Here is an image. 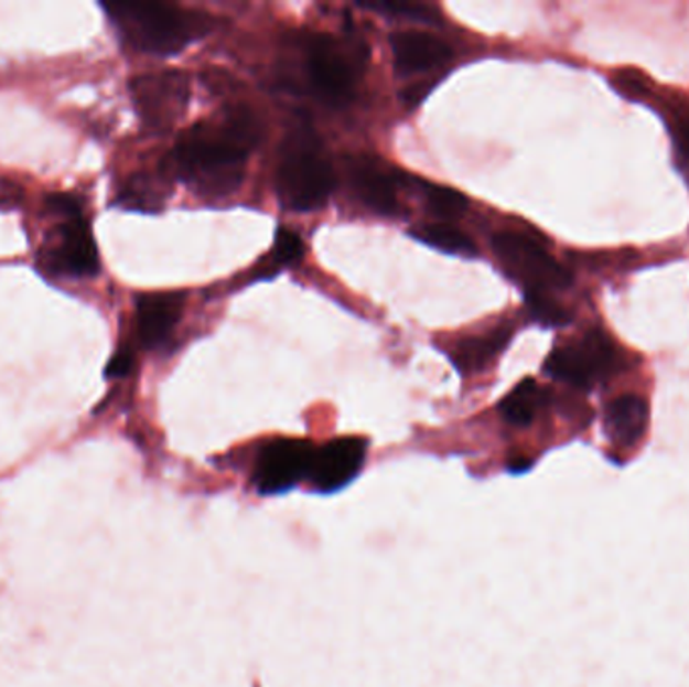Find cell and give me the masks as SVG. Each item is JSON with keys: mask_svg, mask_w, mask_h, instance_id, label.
<instances>
[{"mask_svg": "<svg viewBox=\"0 0 689 687\" xmlns=\"http://www.w3.org/2000/svg\"><path fill=\"white\" fill-rule=\"evenodd\" d=\"M260 138L258 117L248 107H230L182 133L170 165L198 196L224 198L243 184Z\"/></svg>", "mask_w": 689, "mask_h": 687, "instance_id": "obj_1", "label": "cell"}, {"mask_svg": "<svg viewBox=\"0 0 689 687\" xmlns=\"http://www.w3.org/2000/svg\"><path fill=\"white\" fill-rule=\"evenodd\" d=\"M104 9L128 45L160 57L180 53L212 29L208 14L172 4L111 2Z\"/></svg>", "mask_w": 689, "mask_h": 687, "instance_id": "obj_2", "label": "cell"}, {"mask_svg": "<svg viewBox=\"0 0 689 687\" xmlns=\"http://www.w3.org/2000/svg\"><path fill=\"white\" fill-rule=\"evenodd\" d=\"M299 49L304 89L323 106H349L367 58L362 39L309 33L301 39Z\"/></svg>", "mask_w": 689, "mask_h": 687, "instance_id": "obj_3", "label": "cell"}, {"mask_svg": "<svg viewBox=\"0 0 689 687\" xmlns=\"http://www.w3.org/2000/svg\"><path fill=\"white\" fill-rule=\"evenodd\" d=\"M337 184L333 165L315 129L297 124L282 141L277 190L282 204L294 212L323 208Z\"/></svg>", "mask_w": 689, "mask_h": 687, "instance_id": "obj_4", "label": "cell"}, {"mask_svg": "<svg viewBox=\"0 0 689 687\" xmlns=\"http://www.w3.org/2000/svg\"><path fill=\"white\" fill-rule=\"evenodd\" d=\"M492 248L504 270L525 287V292L562 291L571 285V275L525 234H496Z\"/></svg>", "mask_w": 689, "mask_h": 687, "instance_id": "obj_5", "label": "cell"}, {"mask_svg": "<svg viewBox=\"0 0 689 687\" xmlns=\"http://www.w3.org/2000/svg\"><path fill=\"white\" fill-rule=\"evenodd\" d=\"M617 367V353L603 331H589L583 339L552 351L545 373L562 384L589 389L607 379Z\"/></svg>", "mask_w": 689, "mask_h": 687, "instance_id": "obj_6", "label": "cell"}, {"mask_svg": "<svg viewBox=\"0 0 689 687\" xmlns=\"http://www.w3.org/2000/svg\"><path fill=\"white\" fill-rule=\"evenodd\" d=\"M129 89L138 114L150 128H170L186 111L190 99V83L180 71L140 75Z\"/></svg>", "mask_w": 689, "mask_h": 687, "instance_id": "obj_7", "label": "cell"}, {"mask_svg": "<svg viewBox=\"0 0 689 687\" xmlns=\"http://www.w3.org/2000/svg\"><path fill=\"white\" fill-rule=\"evenodd\" d=\"M315 446L304 440H274L257 458L252 482L260 494H282L311 476Z\"/></svg>", "mask_w": 689, "mask_h": 687, "instance_id": "obj_8", "label": "cell"}, {"mask_svg": "<svg viewBox=\"0 0 689 687\" xmlns=\"http://www.w3.org/2000/svg\"><path fill=\"white\" fill-rule=\"evenodd\" d=\"M367 442L362 438H340L316 448L311 484L316 492H337L355 480L365 462Z\"/></svg>", "mask_w": 689, "mask_h": 687, "instance_id": "obj_9", "label": "cell"}, {"mask_svg": "<svg viewBox=\"0 0 689 687\" xmlns=\"http://www.w3.org/2000/svg\"><path fill=\"white\" fill-rule=\"evenodd\" d=\"M345 170L351 187L367 208L391 216L398 208V192L394 174L381 163L367 155H349L345 160Z\"/></svg>", "mask_w": 689, "mask_h": 687, "instance_id": "obj_10", "label": "cell"}, {"mask_svg": "<svg viewBox=\"0 0 689 687\" xmlns=\"http://www.w3.org/2000/svg\"><path fill=\"white\" fill-rule=\"evenodd\" d=\"M184 292H148L138 299V339L146 350L164 345L182 311Z\"/></svg>", "mask_w": 689, "mask_h": 687, "instance_id": "obj_11", "label": "cell"}, {"mask_svg": "<svg viewBox=\"0 0 689 687\" xmlns=\"http://www.w3.org/2000/svg\"><path fill=\"white\" fill-rule=\"evenodd\" d=\"M394 65L399 75L409 77L438 69L452 58V49L440 36L418 31H401L389 39Z\"/></svg>", "mask_w": 689, "mask_h": 687, "instance_id": "obj_12", "label": "cell"}, {"mask_svg": "<svg viewBox=\"0 0 689 687\" xmlns=\"http://www.w3.org/2000/svg\"><path fill=\"white\" fill-rule=\"evenodd\" d=\"M49 268L69 277H95L99 272V253L94 234L83 218L69 221L63 228V245L47 258Z\"/></svg>", "mask_w": 689, "mask_h": 687, "instance_id": "obj_13", "label": "cell"}, {"mask_svg": "<svg viewBox=\"0 0 689 687\" xmlns=\"http://www.w3.org/2000/svg\"><path fill=\"white\" fill-rule=\"evenodd\" d=\"M649 423V406L639 396H621L605 409L607 438L617 446L632 448L639 442Z\"/></svg>", "mask_w": 689, "mask_h": 687, "instance_id": "obj_14", "label": "cell"}, {"mask_svg": "<svg viewBox=\"0 0 689 687\" xmlns=\"http://www.w3.org/2000/svg\"><path fill=\"white\" fill-rule=\"evenodd\" d=\"M513 329L500 326L484 337H470L460 341L452 351V362L462 373H478L488 367L492 359L510 343Z\"/></svg>", "mask_w": 689, "mask_h": 687, "instance_id": "obj_15", "label": "cell"}, {"mask_svg": "<svg viewBox=\"0 0 689 687\" xmlns=\"http://www.w3.org/2000/svg\"><path fill=\"white\" fill-rule=\"evenodd\" d=\"M547 404V391L535 382L525 379L504 397L500 404L504 420L518 428H525L537 418L538 409Z\"/></svg>", "mask_w": 689, "mask_h": 687, "instance_id": "obj_16", "label": "cell"}, {"mask_svg": "<svg viewBox=\"0 0 689 687\" xmlns=\"http://www.w3.org/2000/svg\"><path fill=\"white\" fill-rule=\"evenodd\" d=\"M411 238H416L421 245L435 248L445 255H456V257H474L478 250L474 240L467 234L445 226V224H423L409 233Z\"/></svg>", "mask_w": 689, "mask_h": 687, "instance_id": "obj_17", "label": "cell"}, {"mask_svg": "<svg viewBox=\"0 0 689 687\" xmlns=\"http://www.w3.org/2000/svg\"><path fill=\"white\" fill-rule=\"evenodd\" d=\"M119 204L140 212H158L164 206V192L152 175H133L119 192Z\"/></svg>", "mask_w": 689, "mask_h": 687, "instance_id": "obj_18", "label": "cell"}, {"mask_svg": "<svg viewBox=\"0 0 689 687\" xmlns=\"http://www.w3.org/2000/svg\"><path fill=\"white\" fill-rule=\"evenodd\" d=\"M420 186L428 208L435 216L452 221V218H460L466 214L470 202L462 192L452 190V187L438 186V184H428V182H421Z\"/></svg>", "mask_w": 689, "mask_h": 687, "instance_id": "obj_19", "label": "cell"}, {"mask_svg": "<svg viewBox=\"0 0 689 687\" xmlns=\"http://www.w3.org/2000/svg\"><path fill=\"white\" fill-rule=\"evenodd\" d=\"M359 7L365 9V11L381 12V14H387V17H401V19H411V21H420V23H440V14L430 9V7H421V4H408V2H359Z\"/></svg>", "mask_w": 689, "mask_h": 687, "instance_id": "obj_20", "label": "cell"}, {"mask_svg": "<svg viewBox=\"0 0 689 687\" xmlns=\"http://www.w3.org/2000/svg\"><path fill=\"white\" fill-rule=\"evenodd\" d=\"M526 304L532 319L542 325L562 326L571 321V315L561 304L555 303L547 292H526Z\"/></svg>", "mask_w": 689, "mask_h": 687, "instance_id": "obj_21", "label": "cell"}, {"mask_svg": "<svg viewBox=\"0 0 689 687\" xmlns=\"http://www.w3.org/2000/svg\"><path fill=\"white\" fill-rule=\"evenodd\" d=\"M304 245L301 236L292 233L289 228H279L274 236V246H272V262L277 267H292L299 265L303 260Z\"/></svg>", "mask_w": 689, "mask_h": 687, "instance_id": "obj_22", "label": "cell"}, {"mask_svg": "<svg viewBox=\"0 0 689 687\" xmlns=\"http://www.w3.org/2000/svg\"><path fill=\"white\" fill-rule=\"evenodd\" d=\"M47 206L51 211L65 216L67 222L82 218V202L75 198V196H71V194H53V196H49Z\"/></svg>", "mask_w": 689, "mask_h": 687, "instance_id": "obj_23", "label": "cell"}, {"mask_svg": "<svg viewBox=\"0 0 689 687\" xmlns=\"http://www.w3.org/2000/svg\"><path fill=\"white\" fill-rule=\"evenodd\" d=\"M133 353L123 347V350L116 351V355L109 359L106 367V377L109 379H119V377H126L133 369Z\"/></svg>", "mask_w": 689, "mask_h": 687, "instance_id": "obj_24", "label": "cell"}, {"mask_svg": "<svg viewBox=\"0 0 689 687\" xmlns=\"http://www.w3.org/2000/svg\"><path fill=\"white\" fill-rule=\"evenodd\" d=\"M674 138H676L683 162L689 163V116L679 119L678 126L674 129Z\"/></svg>", "mask_w": 689, "mask_h": 687, "instance_id": "obj_25", "label": "cell"}, {"mask_svg": "<svg viewBox=\"0 0 689 687\" xmlns=\"http://www.w3.org/2000/svg\"><path fill=\"white\" fill-rule=\"evenodd\" d=\"M428 94H430V87H426V85H413V87H408L406 92H401V101L411 107L418 106L421 99Z\"/></svg>", "mask_w": 689, "mask_h": 687, "instance_id": "obj_26", "label": "cell"}]
</instances>
